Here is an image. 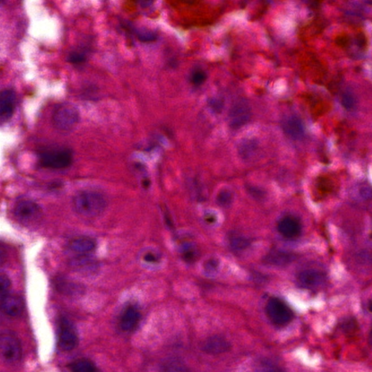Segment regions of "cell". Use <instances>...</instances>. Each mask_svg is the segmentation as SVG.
I'll return each instance as SVG.
<instances>
[{
    "mask_svg": "<svg viewBox=\"0 0 372 372\" xmlns=\"http://www.w3.org/2000/svg\"><path fill=\"white\" fill-rule=\"evenodd\" d=\"M73 206L78 214L85 218H96L107 206L106 198L95 191H81L73 197Z\"/></svg>",
    "mask_w": 372,
    "mask_h": 372,
    "instance_id": "obj_1",
    "label": "cell"
},
{
    "mask_svg": "<svg viewBox=\"0 0 372 372\" xmlns=\"http://www.w3.org/2000/svg\"><path fill=\"white\" fill-rule=\"evenodd\" d=\"M78 108L69 103H61L57 106L53 115V121L58 130L69 131L79 122Z\"/></svg>",
    "mask_w": 372,
    "mask_h": 372,
    "instance_id": "obj_2",
    "label": "cell"
},
{
    "mask_svg": "<svg viewBox=\"0 0 372 372\" xmlns=\"http://www.w3.org/2000/svg\"><path fill=\"white\" fill-rule=\"evenodd\" d=\"M0 356L6 362L18 363L23 356V348L19 339L9 333H0Z\"/></svg>",
    "mask_w": 372,
    "mask_h": 372,
    "instance_id": "obj_3",
    "label": "cell"
},
{
    "mask_svg": "<svg viewBox=\"0 0 372 372\" xmlns=\"http://www.w3.org/2000/svg\"><path fill=\"white\" fill-rule=\"evenodd\" d=\"M59 348L63 351H71L79 344V336L76 327L68 318L63 317L59 320L58 330Z\"/></svg>",
    "mask_w": 372,
    "mask_h": 372,
    "instance_id": "obj_4",
    "label": "cell"
},
{
    "mask_svg": "<svg viewBox=\"0 0 372 372\" xmlns=\"http://www.w3.org/2000/svg\"><path fill=\"white\" fill-rule=\"evenodd\" d=\"M266 312L272 322L278 326H285L290 323L293 318V313L290 307L282 300L276 298L268 300Z\"/></svg>",
    "mask_w": 372,
    "mask_h": 372,
    "instance_id": "obj_5",
    "label": "cell"
},
{
    "mask_svg": "<svg viewBox=\"0 0 372 372\" xmlns=\"http://www.w3.org/2000/svg\"><path fill=\"white\" fill-rule=\"evenodd\" d=\"M72 162V155L68 150H58L42 153L40 163L42 166L51 169H63Z\"/></svg>",
    "mask_w": 372,
    "mask_h": 372,
    "instance_id": "obj_6",
    "label": "cell"
},
{
    "mask_svg": "<svg viewBox=\"0 0 372 372\" xmlns=\"http://www.w3.org/2000/svg\"><path fill=\"white\" fill-rule=\"evenodd\" d=\"M250 104L245 100H240L233 105L228 114V122L233 129H238L247 124L251 118Z\"/></svg>",
    "mask_w": 372,
    "mask_h": 372,
    "instance_id": "obj_7",
    "label": "cell"
},
{
    "mask_svg": "<svg viewBox=\"0 0 372 372\" xmlns=\"http://www.w3.org/2000/svg\"><path fill=\"white\" fill-rule=\"evenodd\" d=\"M15 214L23 223H35L41 217L39 205L31 200H21L15 208Z\"/></svg>",
    "mask_w": 372,
    "mask_h": 372,
    "instance_id": "obj_8",
    "label": "cell"
},
{
    "mask_svg": "<svg viewBox=\"0 0 372 372\" xmlns=\"http://www.w3.org/2000/svg\"><path fill=\"white\" fill-rule=\"evenodd\" d=\"M25 305L23 300L18 295H9L0 300V310L7 316L17 317L22 314Z\"/></svg>",
    "mask_w": 372,
    "mask_h": 372,
    "instance_id": "obj_9",
    "label": "cell"
},
{
    "mask_svg": "<svg viewBox=\"0 0 372 372\" xmlns=\"http://www.w3.org/2000/svg\"><path fill=\"white\" fill-rule=\"evenodd\" d=\"M324 273L316 270H306L301 272L298 277V281L303 287L314 290L321 287L326 282Z\"/></svg>",
    "mask_w": 372,
    "mask_h": 372,
    "instance_id": "obj_10",
    "label": "cell"
},
{
    "mask_svg": "<svg viewBox=\"0 0 372 372\" xmlns=\"http://www.w3.org/2000/svg\"><path fill=\"white\" fill-rule=\"evenodd\" d=\"M141 314L136 307L130 305L123 312L120 318V327L125 332L134 331L139 325Z\"/></svg>",
    "mask_w": 372,
    "mask_h": 372,
    "instance_id": "obj_11",
    "label": "cell"
},
{
    "mask_svg": "<svg viewBox=\"0 0 372 372\" xmlns=\"http://www.w3.org/2000/svg\"><path fill=\"white\" fill-rule=\"evenodd\" d=\"M202 350L210 355H219L231 349V345L223 337L213 336L208 338L202 345Z\"/></svg>",
    "mask_w": 372,
    "mask_h": 372,
    "instance_id": "obj_12",
    "label": "cell"
},
{
    "mask_svg": "<svg viewBox=\"0 0 372 372\" xmlns=\"http://www.w3.org/2000/svg\"><path fill=\"white\" fill-rule=\"evenodd\" d=\"M16 101V96L14 91L5 90L0 92V117L8 119L13 116Z\"/></svg>",
    "mask_w": 372,
    "mask_h": 372,
    "instance_id": "obj_13",
    "label": "cell"
},
{
    "mask_svg": "<svg viewBox=\"0 0 372 372\" xmlns=\"http://www.w3.org/2000/svg\"><path fill=\"white\" fill-rule=\"evenodd\" d=\"M278 230L282 236L292 238L299 236L302 227L298 220L293 217H286L278 223Z\"/></svg>",
    "mask_w": 372,
    "mask_h": 372,
    "instance_id": "obj_14",
    "label": "cell"
},
{
    "mask_svg": "<svg viewBox=\"0 0 372 372\" xmlns=\"http://www.w3.org/2000/svg\"><path fill=\"white\" fill-rule=\"evenodd\" d=\"M285 132L288 136L295 140L302 139L305 135V128L303 121L298 116H293L284 123Z\"/></svg>",
    "mask_w": 372,
    "mask_h": 372,
    "instance_id": "obj_15",
    "label": "cell"
},
{
    "mask_svg": "<svg viewBox=\"0 0 372 372\" xmlns=\"http://www.w3.org/2000/svg\"><path fill=\"white\" fill-rule=\"evenodd\" d=\"M96 246L95 240L89 237H79L72 240L69 243V248L77 253H91L96 249Z\"/></svg>",
    "mask_w": 372,
    "mask_h": 372,
    "instance_id": "obj_16",
    "label": "cell"
},
{
    "mask_svg": "<svg viewBox=\"0 0 372 372\" xmlns=\"http://www.w3.org/2000/svg\"><path fill=\"white\" fill-rule=\"evenodd\" d=\"M67 367L71 372H101L93 361L86 358L71 362Z\"/></svg>",
    "mask_w": 372,
    "mask_h": 372,
    "instance_id": "obj_17",
    "label": "cell"
},
{
    "mask_svg": "<svg viewBox=\"0 0 372 372\" xmlns=\"http://www.w3.org/2000/svg\"><path fill=\"white\" fill-rule=\"evenodd\" d=\"M294 256L290 253H285V252L277 251L273 252L267 255L265 258V261L269 264L277 265V266H281V265H286L290 264L293 262Z\"/></svg>",
    "mask_w": 372,
    "mask_h": 372,
    "instance_id": "obj_18",
    "label": "cell"
},
{
    "mask_svg": "<svg viewBox=\"0 0 372 372\" xmlns=\"http://www.w3.org/2000/svg\"><path fill=\"white\" fill-rule=\"evenodd\" d=\"M58 287L62 293L66 294V295H79V294L82 293L83 292V288L79 285L73 283V282L61 281Z\"/></svg>",
    "mask_w": 372,
    "mask_h": 372,
    "instance_id": "obj_19",
    "label": "cell"
},
{
    "mask_svg": "<svg viewBox=\"0 0 372 372\" xmlns=\"http://www.w3.org/2000/svg\"><path fill=\"white\" fill-rule=\"evenodd\" d=\"M256 141L254 140H244L240 144L238 151L243 158H248L256 149Z\"/></svg>",
    "mask_w": 372,
    "mask_h": 372,
    "instance_id": "obj_20",
    "label": "cell"
},
{
    "mask_svg": "<svg viewBox=\"0 0 372 372\" xmlns=\"http://www.w3.org/2000/svg\"><path fill=\"white\" fill-rule=\"evenodd\" d=\"M162 372H191L189 368L183 364V362L173 360L166 363L163 366Z\"/></svg>",
    "mask_w": 372,
    "mask_h": 372,
    "instance_id": "obj_21",
    "label": "cell"
},
{
    "mask_svg": "<svg viewBox=\"0 0 372 372\" xmlns=\"http://www.w3.org/2000/svg\"><path fill=\"white\" fill-rule=\"evenodd\" d=\"M232 201H233V194L228 190H223L220 191L217 198L218 204L223 208L229 206L231 204Z\"/></svg>",
    "mask_w": 372,
    "mask_h": 372,
    "instance_id": "obj_22",
    "label": "cell"
},
{
    "mask_svg": "<svg viewBox=\"0 0 372 372\" xmlns=\"http://www.w3.org/2000/svg\"><path fill=\"white\" fill-rule=\"evenodd\" d=\"M94 262L86 258H80L75 260L72 265L75 268L82 270H93L96 268Z\"/></svg>",
    "mask_w": 372,
    "mask_h": 372,
    "instance_id": "obj_23",
    "label": "cell"
},
{
    "mask_svg": "<svg viewBox=\"0 0 372 372\" xmlns=\"http://www.w3.org/2000/svg\"><path fill=\"white\" fill-rule=\"evenodd\" d=\"M250 243L247 239L243 237H233L231 240V247L236 251L243 250L250 246Z\"/></svg>",
    "mask_w": 372,
    "mask_h": 372,
    "instance_id": "obj_24",
    "label": "cell"
},
{
    "mask_svg": "<svg viewBox=\"0 0 372 372\" xmlns=\"http://www.w3.org/2000/svg\"><path fill=\"white\" fill-rule=\"evenodd\" d=\"M206 74L204 71L201 69L195 70L193 73H191V81L193 85L196 86H199L201 85L206 81Z\"/></svg>",
    "mask_w": 372,
    "mask_h": 372,
    "instance_id": "obj_25",
    "label": "cell"
},
{
    "mask_svg": "<svg viewBox=\"0 0 372 372\" xmlns=\"http://www.w3.org/2000/svg\"><path fill=\"white\" fill-rule=\"evenodd\" d=\"M342 105L347 110H351L355 106V98L350 93H345L342 96Z\"/></svg>",
    "mask_w": 372,
    "mask_h": 372,
    "instance_id": "obj_26",
    "label": "cell"
},
{
    "mask_svg": "<svg viewBox=\"0 0 372 372\" xmlns=\"http://www.w3.org/2000/svg\"><path fill=\"white\" fill-rule=\"evenodd\" d=\"M85 56L81 53H73L68 56V60L71 63H81L85 61Z\"/></svg>",
    "mask_w": 372,
    "mask_h": 372,
    "instance_id": "obj_27",
    "label": "cell"
},
{
    "mask_svg": "<svg viewBox=\"0 0 372 372\" xmlns=\"http://www.w3.org/2000/svg\"><path fill=\"white\" fill-rule=\"evenodd\" d=\"M11 286V281L8 276H0V293H3Z\"/></svg>",
    "mask_w": 372,
    "mask_h": 372,
    "instance_id": "obj_28",
    "label": "cell"
},
{
    "mask_svg": "<svg viewBox=\"0 0 372 372\" xmlns=\"http://www.w3.org/2000/svg\"><path fill=\"white\" fill-rule=\"evenodd\" d=\"M360 196L363 199H370L371 198V190L369 186L362 187L360 190Z\"/></svg>",
    "mask_w": 372,
    "mask_h": 372,
    "instance_id": "obj_29",
    "label": "cell"
},
{
    "mask_svg": "<svg viewBox=\"0 0 372 372\" xmlns=\"http://www.w3.org/2000/svg\"><path fill=\"white\" fill-rule=\"evenodd\" d=\"M183 255H184V258L188 261H191L195 258V252L193 250H191V248L186 247V250L183 251Z\"/></svg>",
    "mask_w": 372,
    "mask_h": 372,
    "instance_id": "obj_30",
    "label": "cell"
},
{
    "mask_svg": "<svg viewBox=\"0 0 372 372\" xmlns=\"http://www.w3.org/2000/svg\"><path fill=\"white\" fill-rule=\"evenodd\" d=\"M217 267H218V263L215 260H210L206 264V271L210 272L215 271L217 269Z\"/></svg>",
    "mask_w": 372,
    "mask_h": 372,
    "instance_id": "obj_31",
    "label": "cell"
},
{
    "mask_svg": "<svg viewBox=\"0 0 372 372\" xmlns=\"http://www.w3.org/2000/svg\"><path fill=\"white\" fill-rule=\"evenodd\" d=\"M210 105H211L213 109L216 110V111H220L222 109V107H223V103H222L221 101H218V100L212 101Z\"/></svg>",
    "mask_w": 372,
    "mask_h": 372,
    "instance_id": "obj_32",
    "label": "cell"
},
{
    "mask_svg": "<svg viewBox=\"0 0 372 372\" xmlns=\"http://www.w3.org/2000/svg\"><path fill=\"white\" fill-rule=\"evenodd\" d=\"M7 253L6 249L0 244V265L3 264L6 261Z\"/></svg>",
    "mask_w": 372,
    "mask_h": 372,
    "instance_id": "obj_33",
    "label": "cell"
},
{
    "mask_svg": "<svg viewBox=\"0 0 372 372\" xmlns=\"http://www.w3.org/2000/svg\"><path fill=\"white\" fill-rule=\"evenodd\" d=\"M337 41H338L337 43H338L339 46H346L347 43H348V38L345 36H340V37H339L338 39H337Z\"/></svg>",
    "mask_w": 372,
    "mask_h": 372,
    "instance_id": "obj_34",
    "label": "cell"
},
{
    "mask_svg": "<svg viewBox=\"0 0 372 372\" xmlns=\"http://www.w3.org/2000/svg\"><path fill=\"white\" fill-rule=\"evenodd\" d=\"M263 372H281L278 368H274V367H271V368H266L263 371Z\"/></svg>",
    "mask_w": 372,
    "mask_h": 372,
    "instance_id": "obj_35",
    "label": "cell"
}]
</instances>
